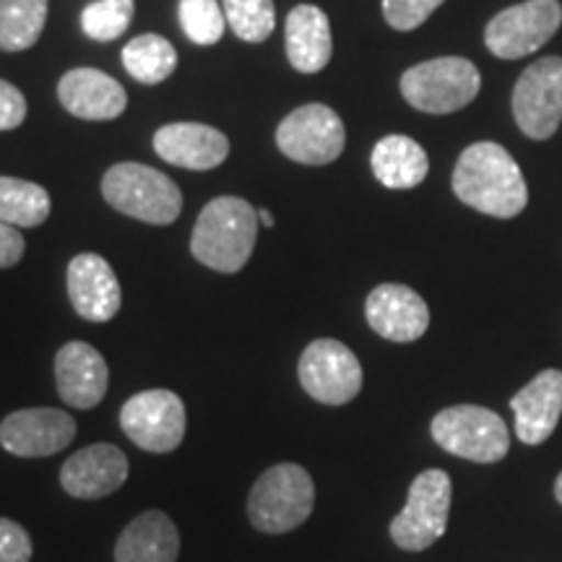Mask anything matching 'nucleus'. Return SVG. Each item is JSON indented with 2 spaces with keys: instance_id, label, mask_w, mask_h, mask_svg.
<instances>
[{
  "instance_id": "1",
  "label": "nucleus",
  "mask_w": 562,
  "mask_h": 562,
  "mask_svg": "<svg viewBox=\"0 0 562 562\" xmlns=\"http://www.w3.org/2000/svg\"><path fill=\"white\" fill-rule=\"evenodd\" d=\"M453 193L467 206L497 220H513L529 203L521 167L492 140H480L463 149L453 170Z\"/></svg>"
},
{
  "instance_id": "2",
  "label": "nucleus",
  "mask_w": 562,
  "mask_h": 562,
  "mask_svg": "<svg viewBox=\"0 0 562 562\" xmlns=\"http://www.w3.org/2000/svg\"><path fill=\"white\" fill-rule=\"evenodd\" d=\"M258 237V211L237 195H220L203 206L193 227L195 261L222 273H237L250 261Z\"/></svg>"
},
{
  "instance_id": "3",
  "label": "nucleus",
  "mask_w": 562,
  "mask_h": 562,
  "mask_svg": "<svg viewBox=\"0 0 562 562\" xmlns=\"http://www.w3.org/2000/svg\"><path fill=\"white\" fill-rule=\"evenodd\" d=\"M102 195L112 209L146 224H172L182 211L178 182L138 161H121L102 178Z\"/></svg>"
},
{
  "instance_id": "4",
  "label": "nucleus",
  "mask_w": 562,
  "mask_h": 562,
  "mask_svg": "<svg viewBox=\"0 0 562 562\" xmlns=\"http://www.w3.org/2000/svg\"><path fill=\"white\" fill-rule=\"evenodd\" d=\"M315 484L300 463H277L252 484L248 497L250 524L263 533H286L311 518Z\"/></svg>"
},
{
  "instance_id": "5",
  "label": "nucleus",
  "mask_w": 562,
  "mask_h": 562,
  "mask_svg": "<svg viewBox=\"0 0 562 562\" xmlns=\"http://www.w3.org/2000/svg\"><path fill=\"white\" fill-rule=\"evenodd\" d=\"M482 89V76L467 58H435L402 76V94L414 110L427 115H448L467 108Z\"/></svg>"
},
{
  "instance_id": "6",
  "label": "nucleus",
  "mask_w": 562,
  "mask_h": 562,
  "mask_svg": "<svg viewBox=\"0 0 562 562\" xmlns=\"http://www.w3.org/2000/svg\"><path fill=\"white\" fill-rule=\"evenodd\" d=\"M432 438L442 451L476 463H497L510 451V432L501 414L484 406H448L432 419Z\"/></svg>"
},
{
  "instance_id": "7",
  "label": "nucleus",
  "mask_w": 562,
  "mask_h": 562,
  "mask_svg": "<svg viewBox=\"0 0 562 562\" xmlns=\"http://www.w3.org/2000/svg\"><path fill=\"white\" fill-rule=\"evenodd\" d=\"M451 476L442 469H427L412 482L404 510L391 521V539L406 552L432 547L448 529L451 513Z\"/></svg>"
},
{
  "instance_id": "8",
  "label": "nucleus",
  "mask_w": 562,
  "mask_h": 562,
  "mask_svg": "<svg viewBox=\"0 0 562 562\" xmlns=\"http://www.w3.org/2000/svg\"><path fill=\"white\" fill-rule=\"evenodd\" d=\"M562 24L560 0H526L497 13L484 30L487 50L503 60L537 53Z\"/></svg>"
},
{
  "instance_id": "9",
  "label": "nucleus",
  "mask_w": 562,
  "mask_h": 562,
  "mask_svg": "<svg viewBox=\"0 0 562 562\" xmlns=\"http://www.w3.org/2000/svg\"><path fill=\"white\" fill-rule=\"evenodd\" d=\"M121 427L144 451L170 453L186 438V404L167 389L140 391L123 404Z\"/></svg>"
},
{
  "instance_id": "10",
  "label": "nucleus",
  "mask_w": 562,
  "mask_h": 562,
  "mask_svg": "<svg viewBox=\"0 0 562 562\" xmlns=\"http://www.w3.org/2000/svg\"><path fill=\"white\" fill-rule=\"evenodd\" d=\"M300 385L328 406L349 404L362 391V364L347 344L315 339L300 357Z\"/></svg>"
},
{
  "instance_id": "11",
  "label": "nucleus",
  "mask_w": 562,
  "mask_h": 562,
  "mask_svg": "<svg viewBox=\"0 0 562 562\" xmlns=\"http://www.w3.org/2000/svg\"><path fill=\"white\" fill-rule=\"evenodd\" d=\"M347 133L341 117L326 104H305L297 108L277 128V146L284 157L297 165H331L341 157Z\"/></svg>"
},
{
  "instance_id": "12",
  "label": "nucleus",
  "mask_w": 562,
  "mask_h": 562,
  "mask_svg": "<svg viewBox=\"0 0 562 562\" xmlns=\"http://www.w3.org/2000/svg\"><path fill=\"white\" fill-rule=\"evenodd\" d=\"M513 117L524 136L544 140L562 123V58L531 63L513 89Z\"/></svg>"
},
{
  "instance_id": "13",
  "label": "nucleus",
  "mask_w": 562,
  "mask_h": 562,
  "mask_svg": "<svg viewBox=\"0 0 562 562\" xmlns=\"http://www.w3.org/2000/svg\"><path fill=\"white\" fill-rule=\"evenodd\" d=\"M76 438V419L60 409H21L0 422V446L19 459L60 453Z\"/></svg>"
},
{
  "instance_id": "14",
  "label": "nucleus",
  "mask_w": 562,
  "mask_h": 562,
  "mask_svg": "<svg viewBox=\"0 0 562 562\" xmlns=\"http://www.w3.org/2000/svg\"><path fill=\"white\" fill-rule=\"evenodd\" d=\"M128 480V459L117 446L94 442L63 463L60 484L76 501H100Z\"/></svg>"
},
{
  "instance_id": "15",
  "label": "nucleus",
  "mask_w": 562,
  "mask_h": 562,
  "mask_svg": "<svg viewBox=\"0 0 562 562\" xmlns=\"http://www.w3.org/2000/svg\"><path fill=\"white\" fill-rule=\"evenodd\" d=\"M364 315L372 331L396 344L422 339L430 326L427 302L404 284L375 286L364 302Z\"/></svg>"
},
{
  "instance_id": "16",
  "label": "nucleus",
  "mask_w": 562,
  "mask_h": 562,
  "mask_svg": "<svg viewBox=\"0 0 562 562\" xmlns=\"http://www.w3.org/2000/svg\"><path fill=\"white\" fill-rule=\"evenodd\" d=\"M68 297L83 321L108 323L121 311V284L97 252H81L68 263Z\"/></svg>"
},
{
  "instance_id": "17",
  "label": "nucleus",
  "mask_w": 562,
  "mask_h": 562,
  "mask_svg": "<svg viewBox=\"0 0 562 562\" xmlns=\"http://www.w3.org/2000/svg\"><path fill=\"white\" fill-rule=\"evenodd\" d=\"M110 370L104 357L87 341H68L55 357V385L74 409H91L104 398Z\"/></svg>"
},
{
  "instance_id": "18",
  "label": "nucleus",
  "mask_w": 562,
  "mask_h": 562,
  "mask_svg": "<svg viewBox=\"0 0 562 562\" xmlns=\"http://www.w3.org/2000/svg\"><path fill=\"white\" fill-rule=\"evenodd\" d=\"M154 151L161 159L186 170H214L229 154V140L222 131L203 123H170L154 133Z\"/></svg>"
},
{
  "instance_id": "19",
  "label": "nucleus",
  "mask_w": 562,
  "mask_h": 562,
  "mask_svg": "<svg viewBox=\"0 0 562 562\" xmlns=\"http://www.w3.org/2000/svg\"><path fill=\"white\" fill-rule=\"evenodd\" d=\"M516 435L526 446H542L562 417V372L544 370L510 398Z\"/></svg>"
},
{
  "instance_id": "20",
  "label": "nucleus",
  "mask_w": 562,
  "mask_h": 562,
  "mask_svg": "<svg viewBox=\"0 0 562 562\" xmlns=\"http://www.w3.org/2000/svg\"><path fill=\"white\" fill-rule=\"evenodd\" d=\"M60 104L81 121H115L128 97L112 76L97 68H74L58 83Z\"/></svg>"
},
{
  "instance_id": "21",
  "label": "nucleus",
  "mask_w": 562,
  "mask_h": 562,
  "mask_svg": "<svg viewBox=\"0 0 562 562\" xmlns=\"http://www.w3.org/2000/svg\"><path fill=\"white\" fill-rule=\"evenodd\" d=\"M286 58L300 74H318L334 53L331 24L318 5L302 3L286 16Z\"/></svg>"
},
{
  "instance_id": "22",
  "label": "nucleus",
  "mask_w": 562,
  "mask_h": 562,
  "mask_svg": "<svg viewBox=\"0 0 562 562\" xmlns=\"http://www.w3.org/2000/svg\"><path fill=\"white\" fill-rule=\"evenodd\" d=\"M180 533L161 510H146L125 526L115 544V562H178Z\"/></svg>"
},
{
  "instance_id": "23",
  "label": "nucleus",
  "mask_w": 562,
  "mask_h": 562,
  "mask_svg": "<svg viewBox=\"0 0 562 562\" xmlns=\"http://www.w3.org/2000/svg\"><path fill=\"white\" fill-rule=\"evenodd\" d=\"M370 165L378 182L393 191L417 188L430 172V159L425 149L409 136H385L378 140Z\"/></svg>"
},
{
  "instance_id": "24",
  "label": "nucleus",
  "mask_w": 562,
  "mask_h": 562,
  "mask_svg": "<svg viewBox=\"0 0 562 562\" xmlns=\"http://www.w3.org/2000/svg\"><path fill=\"white\" fill-rule=\"evenodd\" d=\"M47 0H0V50L21 53L45 32Z\"/></svg>"
},
{
  "instance_id": "25",
  "label": "nucleus",
  "mask_w": 562,
  "mask_h": 562,
  "mask_svg": "<svg viewBox=\"0 0 562 562\" xmlns=\"http://www.w3.org/2000/svg\"><path fill=\"white\" fill-rule=\"evenodd\" d=\"M50 216V193L37 182L0 175V222L16 229L40 227Z\"/></svg>"
},
{
  "instance_id": "26",
  "label": "nucleus",
  "mask_w": 562,
  "mask_h": 562,
  "mask_svg": "<svg viewBox=\"0 0 562 562\" xmlns=\"http://www.w3.org/2000/svg\"><path fill=\"white\" fill-rule=\"evenodd\" d=\"M123 66L140 83H159L172 76L178 53L159 34H138L123 47Z\"/></svg>"
},
{
  "instance_id": "27",
  "label": "nucleus",
  "mask_w": 562,
  "mask_h": 562,
  "mask_svg": "<svg viewBox=\"0 0 562 562\" xmlns=\"http://www.w3.org/2000/svg\"><path fill=\"white\" fill-rule=\"evenodd\" d=\"M232 32L243 42H263L277 26L273 0H222Z\"/></svg>"
},
{
  "instance_id": "28",
  "label": "nucleus",
  "mask_w": 562,
  "mask_h": 562,
  "mask_svg": "<svg viewBox=\"0 0 562 562\" xmlns=\"http://www.w3.org/2000/svg\"><path fill=\"white\" fill-rule=\"evenodd\" d=\"M133 11V0H97L81 11V30L97 42L117 40L131 26Z\"/></svg>"
},
{
  "instance_id": "29",
  "label": "nucleus",
  "mask_w": 562,
  "mask_h": 562,
  "mask_svg": "<svg viewBox=\"0 0 562 562\" xmlns=\"http://www.w3.org/2000/svg\"><path fill=\"white\" fill-rule=\"evenodd\" d=\"M180 26L195 45H216L224 34L227 16L220 0H180Z\"/></svg>"
},
{
  "instance_id": "30",
  "label": "nucleus",
  "mask_w": 562,
  "mask_h": 562,
  "mask_svg": "<svg viewBox=\"0 0 562 562\" xmlns=\"http://www.w3.org/2000/svg\"><path fill=\"white\" fill-rule=\"evenodd\" d=\"M446 0H383V16L396 32H412L432 16Z\"/></svg>"
},
{
  "instance_id": "31",
  "label": "nucleus",
  "mask_w": 562,
  "mask_h": 562,
  "mask_svg": "<svg viewBox=\"0 0 562 562\" xmlns=\"http://www.w3.org/2000/svg\"><path fill=\"white\" fill-rule=\"evenodd\" d=\"M32 537L24 526L0 518V562H30Z\"/></svg>"
},
{
  "instance_id": "32",
  "label": "nucleus",
  "mask_w": 562,
  "mask_h": 562,
  "mask_svg": "<svg viewBox=\"0 0 562 562\" xmlns=\"http://www.w3.org/2000/svg\"><path fill=\"white\" fill-rule=\"evenodd\" d=\"M26 100L13 83L0 79V131H13L24 123Z\"/></svg>"
},
{
  "instance_id": "33",
  "label": "nucleus",
  "mask_w": 562,
  "mask_h": 562,
  "mask_svg": "<svg viewBox=\"0 0 562 562\" xmlns=\"http://www.w3.org/2000/svg\"><path fill=\"white\" fill-rule=\"evenodd\" d=\"M24 237H21V232L16 227H11V224L0 222V269H11V266H16L21 261V256H24Z\"/></svg>"
},
{
  "instance_id": "34",
  "label": "nucleus",
  "mask_w": 562,
  "mask_h": 562,
  "mask_svg": "<svg viewBox=\"0 0 562 562\" xmlns=\"http://www.w3.org/2000/svg\"><path fill=\"white\" fill-rule=\"evenodd\" d=\"M258 222H263L266 227H273V214H271V211L261 209V211H258Z\"/></svg>"
},
{
  "instance_id": "35",
  "label": "nucleus",
  "mask_w": 562,
  "mask_h": 562,
  "mask_svg": "<svg viewBox=\"0 0 562 562\" xmlns=\"http://www.w3.org/2000/svg\"><path fill=\"white\" fill-rule=\"evenodd\" d=\"M554 497H558L560 505H562V472L558 476V482H554Z\"/></svg>"
}]
</instances>
